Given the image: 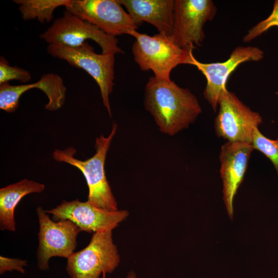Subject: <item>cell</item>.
Masks as SVG:
<instances>
[{"mask_svg": "<svg viewBox=\"0 0 278 278\" xmlns=\"http://www.w3.org/2000/svg\"><path fill=\"white\" fill-rule=\"evenodd\" d=\"M39 220L38 267L42 270L49 268V260L54 256L67 259L74 252L77 237L81 229L73 221L52 220L41 207L37 209Z\"/></svg>", "mask_w": 278, "mask_h": 278, "instance_id": "cell-9", "label": "cell"}, {"mask_svg": "<svg viewBox=\"0 0 278 278\" xmlns=\"http://www.w3.org/2000/svg\"><path fill=\"white\" fill-rule=\"evenodd\" d=\"M54 220L68 219L81 230L89 233L112 231L128 216L126 210L109 211L97 207L88 201L63 200L55 208L45 210Z\"/></svg>", "mask_w": 278, "mask_h": 278, "instance_id": "cell-12", "label": "cell"}, {"mask_svg": "<svg viewBox=\"0 0 278 278\" xmlns=\"http://www.w3.org/2000/svg\"><path fill=\"white\" fill-rule=\"evenodd\" d=\"M18 5L23 20H37L41 23L49 22L54 11L60 6H68L72 0H14Z\"/></svg>", "mask_w": 278, "mask_h": 278, "instance_id": "cell-17", "label": "cell"}, {"mask_svg": "<svg viewBox=\"0 0 278 278\" xmlns=\"http://www.w3.org/2000/svg\"><path fill=\"white\" fill-rule=\"evenodd\" d=\"M44 189V184L27 179L1 188V230L14 232L15 231L14 211L18 204L26 195L41 193Z\"/></svg>", "mask_w": 278, "mask_h": 278, "instance_id": "cell-16", "label": "cell"}, {"mask_svg": "<svg viewBox=\"0 0 278 278\" xmlns=\"http://www.w3.org/2000/svg\"><path fill=\"white\" fill-rule=\"evenodd\" d=\"M218 106L214 121L217 135L227 142L252 143L254 129L263 122L260 114L252 111L227 89L220 96Z\"/></svg>", "mask_w": 278, "mask_h": 278, "instance_id": "cell-7", "label": "cell"}, {"mask_svg": "<svg viewBox=\"0 0 278 278\" xmlns=\"http://www.w3.org/2000/svg\"><path fill=\"white\" fill-rule=\"evenodd\" d=\"M27 266V261L18 258H12L3 256H0V273L7 271L16 270L22 273L25 272L24 267Z\"/></svg>", "mask_w": 278, "mask_h": 278, "instance_id": "cell-21", "label": "cell"}, {"mask_svg": "<svg viewBox=\"0 0 278 278\" xmlns=\"http://www.w3.org/2000/svg\"><path fill=\"white\" fill-rule=\"evenodd\" d=\"M126 7L134 23L154 26L159 33L170 36L173 27L174 0H117Z\"/></svg>", "mask_w": 278, "mask_h": 278, "instance_id": "cell-15", "label": "cell"}, {"mask_svg": "<svg viewBox=\"0 0 278 278\" xmlns=\"http://www.w3.org/2000/svg\"><path fill=\"white\" fill-rule=\"evenodd\" d=\"M47 52L74 67L83 69L94 79L99 86L103 105L111 117L109 96L114 85L115 55L97 54L87 42L76 47L48 44Z\"/></svg>", "mask_w": 278, "mask_h": 278, "instance_id": "cell-4", "label": "cell"}, {"mask_svg": "<svg viewBox=\"0 0 278 278\" xmlns=\"http://www.w3.org/2000/svg\"><path fill=\"white\" fill-rule=\"evenodd\" d=\"M126 278H136V277L133 272H130L129 273Z\"/></svg>", "mask_w": 278, "mask_h": 278, "instance_id": "cell-22", "label": "cell"}, {"mask_svg": "<svg viewBox=\"0 0 278 278\" xmlns=\"http://www.w3.org/2000/svg\"><path fill=\"white\" fill-rule=\"evenodd\" d=\"M119 255L112 231L94 233L89 245L68 258L66 269L71 278H99L118 266Z\"/></svg>", "mask_w": 278, "mask_h": 278, "instance_id": "cell-6", "label": "cell"}, {"mask_svg": "<svg viewBox=\"0 0 278 278\" xmlns=\"http://www.w3.org/2000/svg\"><path fill=\"white\" fill-rule=\"evenodd\" d=\"M132 51L135 62L142 71L151 70L154 76L170 80L172 70L180 64L193 65V49L182 48L170 36L159 33L153 36L135 31Z\"/></svg>", "mask_w": 278, "mask_h": 278, "instance_id": "cell-3", "label": "cell"}, {"mask_svg": "<svg viewBox=\"0 0 278 278\" xmlns=\"http://www.w3.org/2000/svg\"><path fill=\"white\" fill-rule=\"evenodd\" d=\"M117 129L113 124L107 137L101 135L95 141L96 152L91 158L79 160L74 157L76 150L73 147L64 150L56 149L53 158L58 162L69 164L81 171L88 186V201L91 204L109 211L118 210L117 204L107 180L105 169L107 152Z\"/></svg>", "mask_w": 278, "mask_h": 278, "instance_id": "cell-2", "label": "cell"}, {"mask_svg": "<svg viewBox=\"0 0 278 278\" xmlns=\"http://www.w3.org/2000/svg\"><path fill=\"white\" fill-rule=\"evenodd\" d=\"M144 106L160 131L170 136L187 128L202 113L197 98L188 89L154 76L146 83Z\"/></svg>", "mask_w": 278, "mask_h": 278, "instance_id": "cell-1", "label": "cell"}, {"mask_svg": "<svg viewBox=\"0 0 278 278\" xmlns=\"http://www.w3.org/2000/svg\"><path fill=\"white\" fill-rule=\"evenodd\" d=\"M264 51L255 46H238L229 58L223 62L202 63L196 58L195 66L205 76L206 84L203 92L205 99L216 111L220 96L227 89V83L231 74L241 64L248 61H259L263 59Z\"/></svg>", "mask_w": 278, "mask_h": 278, "instance_id": "cell-11", "label": "cell"}, {"mask_svg": "<svg viewBox=\"0 0 278 278\" xmlns=\"http://www.w3.org/2000/svg\"><path fill=\"white\" fill-rule=\"evenodd\" d=\"M31 79L30 73L17 66H12L3 56L0 57V84L15 80L23 83L29 82Z\"/></svg>", "mask_w": 278, "mask_h": 278, "instance_id": "cell-19", "label": "cell"}, {"mask_svg": "<svg viewBox=\"0 0 278 278\" xmlns=\"http://www.w3.org/2000/svg\"><path fill=\"white\" fill-rule=\"evenodd\" d=\"M33 88L40 89L46 95L48 101L45 109L56 111L63 106L66 91L63 80L57 74L47 73L30 84L13 85L7 82L0 84V109L8 113L14 112L19 107L21 95Z\"/></svg>", "mask_w": 278, "mask_h": 278, "instance_id": "cell-14", "label": "cell"}, {"mask_svg": "<svg viewBox=\"0 0 278 278\" xmlns=\"http://www.w3.org/2000/svg\"><path fill=\"white\" fill-rule=\"evenodd\" d=\"M251 144L254 149L262 152L271 161L278 175V137L275 139L268 138L256 127L253 133Z\"/></svg>", "mask_w": 278, "mask_h": 278, "instance_id": "cell-18", "label": "cell"}, {"mask_svg": "<svg viewBox=\"0 0 278 278\" xmlns=\"http://www.w3.org/2000/svg\"><path fill=\"white\" fill-rule=\"evenodd\" d=\"M217 10L211 0H174L173 27L170 36L182 48L200 46L204 39L203 26L212 20Z\"/></svg>", "mask_w": 278, "mask_h": 278, "instance_id": "cell-8", "label": "cell"}, {"mask_svg": "<svg viewBox=\"0 0 278 278\" xmlns=\"http://www.w3.org/2000/svg\"><path fill=\"white\" fill-rule=\"evenodd\" d=\"M254 148L251 143L227 142L219 154L220 173L222 181L223 200L231 219L233 217V201L242 183Z\"/></svg>", "mask_w": 278, "mask_h": 278, "instance_id": "cell-13", "label": "cell"}, {"mask_svg": "<svg viewBox=\"0 0 278 278\" xmlns=\"http://www.w3.org/2000/svg\"><path fill=\"white\" fill-rule=\"evenodd\" d=\"M278 27V0L274 1L273 10L266 19L252 27L244 37L245 42H249L273 27Z\"/></svg>", "mask_w": 278, "mask_h": 278, "instance_id": "cell-20", "label": "cell"}, {"mask_svg": "<svg viewBox=\"0 0 278 278\" xmlns=\"http://www.w3.org/2000/svg\"><path fill=\"white\" fill-rule=\"evenodd\" d=\"M39 37L48 44H58L71 47L82 45L90 39L96 42L101 54L123 53L118 46V40L103 32L97 26L65 10L63 15L55 20L51 25Z\"/></svg>", "mask_w": 278, "mask_h": 278, "instance_id": "cell-5", "label": "cell"}, {"mask_svg": "<svg viewBox=\"0 0 278 278\" xmlns=\"http://www.w3.org/2000/svg\"><path fill=\"white\" fill-rule=\"evenodd\" d=\"M65 8L111 36H132L137 29L117 0H72Z\"/></svg>", "mask_w": 278, "mask_h": 278, "instance_id": "cell-10", "label": "cell"}]
</instances>
